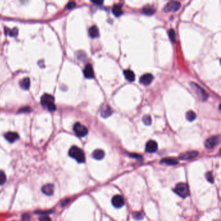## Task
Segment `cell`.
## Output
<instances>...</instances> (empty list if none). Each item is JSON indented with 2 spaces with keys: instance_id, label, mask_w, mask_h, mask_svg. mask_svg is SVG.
<instances>
[{
  "instance_id": "8",
  "label": "cell",
  "mask_w": 221,
  "mask_h": 221,
  "mask_svg": "<svg viewBox=\"0 0 221 221\" xmlns=\"http://www.w3.org/2000/svg\"><path fill=\"white\" fill-rule=\"evenodd\" d=\"M112 205L115 208H120L124 205V200L122 196L121 195H115L112 199Z\"/></svg>"
},
{
  "instance_id": "11",
  "label": "cell",
  "mask_w": 221,
  "mask_h": 221,
  "mask_svg": "<svg viewBox=\"0 0 221 221\" xmlns=\"http://www.w3.org/2000/svg\"><path fill=\"white\" fill-rule=\"evenodd\" d=\"M84 75L86 79H93L94 77V71L92 65L90 64H88L84 70Z\"/></svg>"
},
{
  "instance_id": "14",
  "label": "cell",
  "mask_w": 221,
  "mask_h": 221,
  "mask_svg": "<svg viewBox=\"0 0 221 221\" xmlns=\"http://www.w3.org/2000/svg\"><path fill=\"white\" fill-rule=\"evenodd\" d=\"M42 193L47 196H51L54 193V186L53 184H47V185L43 186L42 188Z\"/></svg>"
},
{
  "instance_id": "5",
  "label": "cell",
  "mask_w": 221,
  "mask_h": 221,
  "mask_svg": "<svg viewBox=\"0 0 221 221\" xmlns=\"http://www.w3.org/2000/svg\"><path fill=\"white\" fill-rule=\"evenodd\" d=\"M73 130H74L76 135L79 137H84L88 134V129L80 124V123H76L73 126Z\"/></svg>"
},
{
  "instance_id": "9",
  "label": "cell",
  "mask_w": 221,
  "mask_h": 221,
  "mask_svg": "<svg viewBox=\"0 0 221 221\" xmlns=\"http://www.w3.org/2000/svg\"><path fill=\"white\" fill-rule=\"evenodd\" d=\"M154 79V77L151 73H146V74L143 75L140 79H139V82L144 86L149 85Z\"/></svg>"
},
{
  "instance_id": "33",
  "label": "cell",
  "mask_w": 221,
  "mask_h": 221,
  "mask_svg": "<svg viewBox=\"0 0 221 221\" xmlns=\"http://www.w3.org/2000/svg\"><path fill=\"white\" fill-rule=\"evenodd\" d=\"M92 3L97 5H101L103 3V1H92Z\"/></svg>"
},
{
  "instance_id": "12",
  "label": "cell",
  "mask_w": 221,
  "mask_h": 221,
  "mask_svg": "<svg viewBox=\"0 0 221 221\" xmlns=\"http://www.w3.org/2000/svg\"><path fill=\"white\" fill-rule=\"evenodd\" d=\"M5 138L10 143H14L19 139V135L16 132H9L5 134Z\"/></svg>"
},
{
  "instance_id": "32",
  "label": "cell",
  "mask_w": 221,
  "mask_h": 221,
  "mask_svg": "<svg viewBox=\"0 0 221 221\" xmlns=\"http://www.w3.org/2000/svg\"><path fill=\"white\" fill-rule=\"evenodd\" d=\"M22 219H23L24 221H29L31 219V217L29 215H27V214H25L23 215V217H22Z\"/></svg>"
},
{
  "instance_id": "1",
  "label": "cell",
  "mask_w": 221,
  "mask_h": 221,
  "mask_svg": "<svg viewBox=\"0 0 221 221\" xmlns=\"http://www.w3.org/2000/svg\"><path fill=\"white\" fill-rule=\"evenodd\" d=\"M69 155L76 160L79 163H84L86 160L85 154L83 151L77 146L71 147L69 151Z\"/></svg>"
},
{
  "instance_id": "17",
  "label": "cell",
  "mask_w": 221,
  "mask_h": 221,
  "mask_svg": "<svg viewBox=\"0 0 221 221\" xmlns=\"http://www.w3.org/2000/svg\"><path fill=\"white\" fill-rule=\"evenodd\" d=\"M124 75L126 79L130 82H133L135 80V74L134 73L130 70H127L124 71Z\"/></svg>"
},
{
  "instance_id": "2",
  "label": "cell",
  "mask_w": 221,
  "mask_h": 221,
  "mask_svg": "<svg viewBox=\"0 0 221 221\" xmlns=\"http://www.w3.org/2000/svg\"><path fill=\"white\" fill-rule=\"evenodd\" d=\"M41 104L44 107H47L51 112L56 110V106L54 104V98L48 93L43 94L41 97Z\"/></svg>"
},
{
  "instance_id": "3",
  "label": "cell",
  "mask_w": 221,
  "mask_h": 221,
  "mask_svg": "<svg viewBox=\"0 0 221 221\" xmlns=\"http://www.w3.org/2000/svg\"><path fill=\"white\" fill-rule=\"evenodd\" d=\"M175 193L177 194L180 197L185 198L189 196L190 192L187 184L186 183H178L174 189Z\"/></svg>"
},
{
  "instance_id": "19",
  "label": "cell",
  "mask_w": 221,
  "mask_h": 221,
  "mask_svg": "<svg viewBox=\"0 0 221 221\" xmlns=\"http://www.w3.org/2000/svg\"><path fill=\"white\" fill-rule=\"evenodd\" d=\"M92 156L95 160H102L105 157V152L101 149H97L93 151L92 154Z\"/></svg>"
},
{
  "instance_id": "20",
  "label": "cell",
  "mask_w": 221,
  "mask_h": 221,
  "mask_svg": "<svg viewBox=\"0 0 221 221\" xmlns=\"http://www.w3.org/2000/svg\"><path fill=\"white\" fill-rule=\"evenodd\" d=\"M155 9L152 6L147 5L142 10V12L147 16H151L155 13Z\"/></svg>"
},
{
  "instance_id": "23",
  "label": "cell",
  "mask_w": 221,
  "mask_h": 221,
  "mask_svg": "<svg viewBox=\"0 0 221 221\" xmlns=\"http://www.w3.org/2000/svg\"><path fill=\"white\" fill-rule=\"evenodd\" d=\"M186 119H187V121H193L196 119V115L193 111H192V110H189V111H188L186 113Z\"/></svg>"
},
{
  "instance_id": "24",
  "label": "cell",
  "mask_w": 221,
  "mask_h": 221,
  "mask_svg": "<svg viewBox=\"0 0 221 221\" xmlns=\"http://www.w3.org/2000/svg\"><path fill=\"white\" fill-rule=\"evenodd\" d=\"M168 34H169V38H170L171 41L173 43H175L176 42V36L175 31L173 30V29H171L170 30H169Z\"/></svg>"
},
{
  "instance_id": "13",
  "label": "cell",
  "mask_w": 221,
  "mask_h": 221,
  "mask_svg": "<svg viewBox=\"0 0 221 221\" xmlns=\"http://www.w3.org/2000/svg\"><path fill=\"white\" fill-rule=\"evenodd\" d=\"M112 114V110L108 105H105L101 108V115L104 118H107Z\"/></svg>"
},
{
  "instance_id": "28",
  "label": "cell",
  "mask_w": 221,
  "mask_h": 221,
  "mask_svg": "<svg viewBox=\"0 0 221 221\" xmlns=\"http://www.w3.org/2000/svg\"><path fill=\"white\" fill-rule=\"evenodd\" d=\"M132 217L136 220H142L143 218V214L142 212H134L132 213Z\"/></svg>"
},
{
  "instance_id": "26",
  "label": "cell",
  "mask_w": 221,
  "mask_h": 221,
  "mask_svg": "<svg viewBox=\"0 0 221 221\" xmlns=\"http://www.w3.org/2000/svg\"><path fill=\"white\" fill-rule=\"evenodd\" d=\"M5 34H9L11 36H16L18 34V29L16 28L14 29H12V30H10V29H9L5 28Z\"/></svg>"
},
{
  "instance_id": "18",
  "label": "cell",
  "mask_w": 221,
  "mask_h": 221,
  "mask_svg": "<svg viewBox=\"0 0 221 221\" xmlns=\"http://www.w3.org/2000/svg\"><path fill=\"white\" fill-rule=\"evenodd\" d=\"M30 83H31V82H30V79H29V78L25 77L20 81V86L22 88V89L26 90H28L29 87H30V84H31Z\"/></svg>"
},
{
  "instance_id": "27",
  "label": "cell",
  "mask_w": 221,
  "mask_h": 221,
  "mask_svg": "<svg viewBox=\"0 0 221 221\" xmlns=\"http://www.w3.org/2000/svg\"><path fill=\"white\" fill-rule=\"evenodd\" d=\"M7 181V176L5 173L2 171H0V186H2Z\"/></svg>"
},
{
  "instance_id": "25",
  "label": "cell",
  "mask_w": 221,
  "mask_h": 221,
  "mask_svg": "<svg viewBox=\"0 0 221 221\" xmlns=\"http://www.w3.org/2000/svg\"><path fill=\"white\" fill-rule=\"evenodd\" d=\"M142 121L143 122V123L145 124V125H151V123H152V119H151V117L149 115H145L143 117V118H142Z\"/></svg>"
},
{
  "instance_id": "10",
  "label": "cell",
  "mask_w": 221,
  "mask_h": 221,
  "mask_svg": "<svg viewBox=\"0 0 221 221\" xmlns=\"http://www.w3.org/2000/svg\"><path fill=\"white\" fill-rule=\"evenodd\" d=\"M145 150L149 153H154L158 150V144L154 140H150L146 144Z\"/></svg>"
},
{
  "instance_id": "31",
  "label": "cell",
  "mask_w": 221,
  "mask_h": 221,
  "mask_svg": "<svg viewBox=\"0 0 221 221\" xmlns=\"http://www.w3.org/2000/svg\"><path fill=\"white\" fill-rule=\"evenodd\" d=\"M40 221H51V219L48 216H42L39 219Z\"/></svg>"
},
{
  "instance_id": "21",
  "label": "cell",
  "mask_w": 221,
  "mask_h": 221,
  "mask_svg": "<svg viewBox=\"0 0 221 221\" xmlns=\"http://www.w3.org/2000/svg\"><path fill=\"white\" fill-rule=\"evenodd\" d=\"M112 12L116 17L120 16L122 13V6L121 5H115L112 8Z\"/></svg>"
},
{
  "instance_id": "30",
  "label": "cell",
  "mask_w": 221,
  "mask_h": 221,
  "mask_svg": "<svg viewBox=\"0 0 221 221\" xmlns=\"http://www.w3.org/2000/svg\"><path fill=\"white\" fill-rule=\"evenodd\" d=\"M76 3L73 2H70L68 5H67V9H72L75 7Z\"/></svg>"
},
{
  "instance_id": "4",
  "label": "cell",
  "mask_w": 221,
  "mask_h": 221,
  "mask_svg": "<svg viewBox=\"0 0 221 221\" xmlns=\"http://www.w3.org/2000/svg\"><path fill=\"white\" fill-rule=\"evenodd\" d=\"M190 86L192 88V90L196 93L197 96L202 101H205L208 98V94L206 93L202 88H201L199 85L195 83H191Z\"/></svg>"
},
{
  "instance_id": "29",
  "label": "cell",
  "mask_w": 221,
  "mask_h": 221,
  "mask_svg": "<svg viewBox=\"0 0 221 221\" xmlns=\"http://www.w3.org/2000/svg\"><path fill=\"white\" fill-rule=\"evenodd\" d=\"M205 177H206V179L208 180V182H211V183H213V174L211 172H208L205 174Z\"/></svg>"
},
{
  "instance_id": "34",
  "label": "cell",
  "mask_w": 221,
  "mask_h": 221,
  "mask_svg": "<svg viewBox=\"0 0 221 221\" xmlns=\"http://www.w3.org/2000/svg\"><path fill=\"white\" fill-rule=\"evenodd\" d=\"M69 201H70V199H65V200H64V201L62 202V206L65 205L66 204H67L68 203Z\"/></svg>"
},
{
  "instance_id": "6",
  "label": "cell",
  "mask_w": 221,
  "mask_h": 221,
  "mask_svg": "<svg viewBox=\"0 0 221 221\" xmlns=\"http://www.w3.org/2000/svg\"><path fill=\"white\" fill-rule=\"evenodd\" d=\"M181 8V4L178 2L172 1L169 2L164 7V11L165 12H177Z\"/></svg>"
},
{
  "instance_id": "15",
  "label": "cell",
  "mask_w": 221,
  "mask_h": 221,
  "mask_svg": "<svg viewBox=\"0 0 221 221\" xmlns=\"http://www.w3.org/2000/svg\"><path fill=\"white\" fill-rule=\"evenodd\" d=\"M198 154V152L195 151H188L187 152H185L182 154V155L180 156V158L181 160H189V159H193L196 158Z\"/></svg>"
},
{
  "instance_id": "16",
  "label": "cell",
  "mask_w": 221,
  "mask_h": 221,
  "mask_svg": "<svg viewBox=\"0 0 221 221\" xmlns=\"http://www.w3.org/2000/svg\"><path fill=\"white\" fill-rule=\"evenodd\" d=\"M89 35L91 38H97L99 36V31L97 26L93 25L89 29Z\"/></svg>"
},
{
  "instance_id": "7",
  "label": "cell",
  "mask_w": 221,
  "mask_h": 221,
  "mask_svg": "<svg viewBox=\"0 0 221 221\" xmlns=\"http://www.w3.org/2000/svg\"><path fill=\"white\" fill-rule=\"evenodd\" d=\"M220 136H214L210 137L205 142V147L207 149H213L220 142Z\"/></svg>"
},
{
  "instance_id": "22",
  "label": "cell",
  "mask_w": 221,
  "mask_h": 221,
  "mask_svg": "<svg viewBox=\"0 0 221 221\" xmlns=\"http://www.w3.org/2000/svg\"><path fill=\"white\" fill-rule=\"evenodd\" d=\"M161 163H164L167 165H176L178 164V161L176 160V159L170 158H165L163 159L161 161Z\"/></svg>"
}]
</instances>
